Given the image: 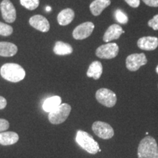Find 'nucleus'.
<instances>
[{"label":"nucleus","instance_id":"1","mask_svg":"<svg viewBox=\"0 0 158 158\" xmlns=\"http://www.w3.org/2000/svg\"><path fill=\"white\" fill-rule=\"evenodd\" d=\"M0 74L5 80L17 83L25 78L26 72L21 65L15 63H6L0 68Z\"/></svg>","mask_w":158,"mask_h":158},{"label":"nucleus","instance_id":"2","mask_svg":"<svg viewBox=\"0 0 158 158\" xmlns=\"http://www.w3.org/2000/svg\"><path fill=\"white\" fill-rule=\"evenodd\" d=\"M138 158H158L157 141L152 136H146L140 142L138 148Z\"/></svg>","mask_w":158,"mask_h":158},{"label":"nucleus","instance_id":"3","mask_svg":"<svg viewBox=\"0 0 158 158\" xmlns=\"http://www.w3.org/2000/svg\"><path fill=\"white\" fill-rule=\"evenodd\" d=\"M76 143L83 149L92 155H95L98 152L101 151L99 144L93 137L86 132L83 130H78L76 136Z\"/></svg>","mask_w":158,"mask_h":158},{"label":"nucleus","instance_id":"4","mask_svg":"<svg viewBox=\"0 0 158 158\" xmlns=\"http://www.w3.org/2000/svg\"><path fill=\"white\" fill-rule=\"evenodd\" d=\"M71 111V106L68 103L61 104L59 107L49 112L48 120L53 124H59L68 118Z\"/></svg>","mask_w":158,"mask_h":158},{"label":"nucleus","instance_id":"5","mask_svg":"<svg viewBox=\"0 0 158 158\" xmlns=\"http://www.w3.org/2000/svg\"><path fill=\"white\" fill-rule=\"evenodd\" d=\"M95 98L100 104L108 108L114 107L117 101L116 94L106 88H101L97 91Z\"/></svg>","mask_w":158,"mask_h":158},{"label":"nucleus","instance_id":"6","mask_svg":"<svg viewBox=\"0 0 158 158\" xmlns=\"http://www.w3.org/2000/svg\"><path fill=\"white\" fill-rule=\"evenodd\" d=\"M95 54L100 59H114L118 54V46L115 43H108L99 46Z\"/></svg>","mask_w":158,"mask_h":158},{"label":"nucleus","instance_id":"7","mask_svg":"<svg viewBox=\"0 0 158 158\" xmlns=\"http://www.w3.org/2000/svg\"><path fill=\"white\" fill-rule=\"evenodd\" d=\"M92 130L97 136L102 139H110L114 135V129L111 126L106 122L97 121L92 124Z\"/></svg>","mask_w":158,"mask_h":158},{"label":"nucleus","instance_id":"8","mask_svg":"<svg viewBox=\"0 0 158 158\" xmlns=\"http://www.w3.org/2000/svg\"><path fill=\"white\" fill-rule=\"evenodd\" d=\"M147 59L143 53L130 54L126 59V67L132 72L137 71L141 66L147 64Z\"/></svg>","mask_w":158,"mask_h":158},{"label":"nucleus","instance_id":"9","mask_svg":"<svg viewBox=\"0 0 158 158\" xmlns=\"http://www.w3.org/2000/svg\"><path fill=\"white\" fill-rule=\"evenodd\" d=\"M94 24L92 22L87 21L78 25L73 31V37L77 40H81L89 37L93 32Z\"/></svg>","mask_w":158,"mask_h":158},{"label":"nucleus","instance_id":"10","mask_svg":"<svg viewBox=\"0 0 158 158\" xmlns=\"http://www.w3.org/2000/svg\"><path fill=\"white\" fill-rule=\"evenodd\" d=\"M2 15L7 23H13L16 19V10L10 0H3L0 4Z\"/></svg>","mask_w":158,"mask_h":158},{"label":"nucleus","instance_id":"11","mask_svg":"<svg viewBox=\"0 0 158 158\" xmlns=\"http://www.w3.org/2000/svg\"><path fill=\"white\" fill-rule=\"evenodd\" d=\"M29 23L33 28L42 31V32H47L50 29V23L46 18L43 15H33L29 19Z\"/></svg>","mask_w":158,"mask_h":158},{"label":"nucleus","instance_id":"12","mask_svg":"<svg viewBox=\"0 0 158 158\" xmlns=\"http://www.w3.org/2000/svg\"><path fill=\"white\" fill-rule=\"evenodd\" d=\"M138 48L144 51H154L158 47V38L156 37L147 36L138 39Z\"/></svg>","mask_w":158,"mask_h":158},{"label":"nucleus","instance_id":"13","mask_svg":"<svg viewBox=\"0 0 158 158\" xmlns=\"http://www.w3.org/2000/svg\"><path fill=\"white\" fill-rule=\"evenodd\" d=\"M124 31L123 29L120 27L119 25L112 24L108 27L107 30L103 35V41L106 43H109L111 40H117L120 37V36L123 34Z\"/></svg>","mask_w":158,"mask_h":158},{"label":"nucleus","instance_id":"14","mask_svg":"<svg viewBox=\"0 0 158 158\" xmlns=\"http://www.w3.org/2000/svg\"><path fill=\"white\" fill-rule=\"evenodd\" d=\"M110 0H94L89 5L91 13L94 16H98L110 5Z\"/></svg>","mask_w":158,"mask_h":158},{"label":"nucleus","instance_id":"15","mask_svg":"<svg viewBox=\"0 0 158 158\" xmlns=\"http://www.w3.org/2000/svg\"><path fill=\"white\" fill-rule=\"evenodd\" d=\"M75 12L70 8L62 10L57 15V21L61 26H67L73 21Z\"/></svg>","mask_w":158,"mask_h":158},{"label":"nucleus","instance_id":"16","mask_svg":"<svg viewBox=\"0 0 158 158\" xmlns=\"http://www.w3.org/2000/svg\"><path fill=\"white\" fill-rule=\"evenodd\" d=\"M19 136L16 133L7 131L0 133V144L2 146H10L17 143Z\"/></svg>","mask_w":158,"mask_h":158},{"label":"nucleus","instance_id":"17","mask_svg":"<svg viewBox=\"0 0 158 158\" xmlns=\"http://www.w3.org/2000/svg\"><path fill=\"white\" fill-rule=\"evenodd\" d=\"M102 63L99 61H94L91 63L89 67L86 76L89 78H93L94 80H98L102 76Z\"/></svg>","mask_w":158,"mask_h":158},{"label":"nucleus","instance_id":"18","mask_svg":"<svg viewBox=\"0 0 158 158\" xmlns=\"http://www.w3.org/2000/svg\"><path fill=\"white\" fill-rule=\"evenodd\" d=\"M18 47L15 44L9 42H0V56L10 57L16 54Z\"/></svg>","mask_w":158,"mask_h":158},{"label":"nucleus","instance_id":"19","mask_svg":"<svg viewBox=\"0 0 158 158\" xmlns=\"http://www.w3.org/2000/svg\"><path fill=\"white\" fill-rule=\"evenodd\" d=\"M62 104V99L59 96H53L47 98L43 102V108L45 111L51 112Z\"/></svg>","mask_w":158,"mask_h":158},{"label":"nucleus","instance_id":"20","mask_svg":"<svg viewBox=\"0 0 158 158\" xmlns=\"http://www.w3.org/2000/svg\"><path fill=\"white\" fill-rule=\"evenodd\" d=\"M73 51L72 46L68 43H64L62 41H57L54 47V52L55 54L59 56L71 54Z\"/></svg>","mask_w":158,"mask_h":158},{"label":"nucleus","instance_id":"21","mask_svg":"<svg viewBox=\"0 0 158 158\" xmlns=\"http://www.w3.org/2000/svg\"><path fill=\"white\" fill-rule=\"evenodd\" d=\"M21 5L29 10H34L40 5V0H20Z\"/></svg>","mask_w":158,"mask_h":158},{"label":"nucleus","instance_id":"22","mask_svg":"<svg viewBox=\"0 0 158 158\" xmlns=\"http://www.w3.org/2000/svg\"><path fill=\"white\" fill-rule=\"evenodd\" d=\"M114 16H115L116 21H117L119 23H122V24H125V23H127L128 22V21H129L127 14L120 9H117L115 11V13H114Z\"/></svg>","mask_w":158,"mask_h":158},{"label":"nucleus","instance_id":"23","mask_svg":"<svg viewBox=\"0 0 158 158\" xmlns=\"http://www.w3.org/2000/svg\"><path fill=\"white\" fill-rule=\"evenodd\" d=\"M13 29L11 26L7 23L0 22V35L2 36H9L13 33Z\"/></svg>","mask_w":158,"mask_h":158},{"label":"nucleus","instance_id":"24","mask_svg":"<svg viewBox=\"0 0 158 158\" xmlns=\"http://www.w3.org/2000/svg\"><path fill=\"white\" fill-rule=\"evenodd\" d=\"M148 26L152 28L154 30H158V14L149 20L148 22Z\"/></svg>","mask_w":158,"mask_h":158},{"label":"nucleus","instance_id":"25","mask_svg":"<svg viewBox=\"0 0 158 158\" xmlns=\"http://www.w3.org/2000/svg\"><path fill=\"white\" fill-rule=\"evenodd\" d=\"M10 127V123L5 118H0V133L5 131Z\"/></svg>","mask_w":158,"mask_h":158},{"label":"nucleus","instance_id":"26","mask_svg":"<svg viewBox=\"0 0 158 158\" xmlns=\"http://www.w3.org/2000/svg\"><path fill=\"white\" fill-rule=\"evenodd\" d=\"M126 2V3L128 5H130V7H134V8H137L139 7L140 5V2L141 0H124Z\"/></svg>","mask_w":158,"mask_h":158},{"label":"nucleus","instance_id":"27","mask_svg":"<svg viewBox=\"0 0 158 158\" xmlns=\"http://www.w3.org/2000/svg\"><path fill=\"white\" fill-rule=\"evenodd\" d=\"M146 5L149 7H158V0H142Z\"/></svg>","mask_w":158,"mask_h":158},{"label":"nucleus","instance_id":"28","mask_svg":"<svg viewBox=\"0 0 158 158\" xmlns=\"http://www.w3.org/2000/svg\"><path fill=\"white\" fill-rule=\"evenodd\" d=\"M7 106V100L5 98L0 96V110L4 109Z\"/></svg>","mask_w":158,"mask_h":158},{"label":"nucleus","instance_id":"29","mask_svg":"<svg viewBox=\"0 0 158 158\" xmlns=\"http://www.w3.org/2000/svg\"><path fill=\"white\" fill-rule=\"evenodd\" d=\"M45 10L47 12H50L51 10V7L50 6H46V7H45Z\"/></svg>","mask_w":158,"mask_h":158},{"label":"nucleus","instance_id":"30","mask_svg":"<svg viewBox=\"0 0 158 158\" xmlns=\"http://www.w3.org/2000/svg\"><path fill=\"white\" fill-rule=\"evenodd\" d=\"M156 73L158 74V65L157 66V68H156Z\"/></svg>","mask_w":158,"mask_h":158}]
</instances>
